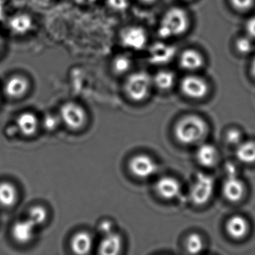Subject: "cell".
<instances>
[{
	"label": "cell",
	"mask_w": 255,
	"mask_h": 255,
	"mask_svg": "<svg viewBox=\"0 0 255 255\" xmlns=\"http://www.w3.org/2000/svg\"><path fill=\"white\" fill-rule=\"evenodd\" d=\"M226 179L222 186L224 196L231 202H238L245 193V185L237 175V169L235 165L228 163L225 167Z\"/></svg>",
	"instance_id": "5b68a950"
},
{
	"label": "cell",
	"mask_w": 255,
	"mask_h": 255,
	"mask_svg": "<svg viewBox=\"0 0 255 255\" xmlns=\"http://www.w3.org/2000/svg\"><path fill=\"white\" fill-rule=\"evenodd\" d=\"M61 121L71 129H79L86 124V113L84 109L75 103L68 102L60 110Z\"/></svg>",
	"instance_id": "52a82bcc"
},
{
	"label": "cell",
	"mask_w": 255,
	"mask_h": 255,
	"mask_svg": "<svg viewBox=\"0 0 255 255\" xmlns=\"http://www.w3.org/2000/svg\"><path fill=\"white\" fill-rule=\"evenodd\" d=\"M107 6L115 12H125L129 9L131 5L130 0H106Z\"/></svg>",
	"instance_id": "4316f807"
},
{
	"label": "cell",
	"mask_w": 255,
	"mask_h": 255,
	"mask_svg": "<svg viewBox=\"0 0 255 255\" xmlns=\"http://www.w3.org/2000/svg\"><path fill=\"white\" fill-rule=\"evenodd\" d=\"M98 0H75L76 3L83 6H88L95 4Z\"/></svg>",
	"instance_id": "e575fe53"
},
{
	"label": "cell",
	"mask_w": 255,
	"mask_h": 255,
	"mask_svg": "<svg viewBox=\"0 0 255 255\" xmlns=\"http://www.w3.org/2000/svg\"><path fill=\"white\" fill-rule=\"evenodd\" d=\"M156 191L161 198L172 200L180 195L181 186L178 180L174 177L165 176L156 182Z\"/></svg>",
	"instance_id": "5bb4252c"
},
{
	"label": "cell",
	"mask_w": 255,
	"mask_h": 255,
	"mask_svg": "<svg viewBox=\"0 0 255 255\" xmlns=\"http://www.w3.org/2000/svg\"><path fill=\"white\" fill-rule=\"evenodd\" d=\"M17 199V191L15 186L9 182L0 183V204L2 207H11Z\"/></svg>",
	"instance_id": "603a6c76"
},
{
	"label": "cell",
	"mask_w": 255,
	"mask_h": 255,
	"mask_svg": "<svg viewBox=\"0 0 255 255\" xmlns=\"http://www.w3.org/2000/svg\"><path fill=\"white\" fill-rule=\"evenodd\" d=\"M236 47L239 53L242 54H249L254 48L252 38L249 36L239 38L236 42Z\"/></svg>",
	"instance_id": "83f0119b"
},
{
	"label": "cell",
	"mask_w": 255,
	"mask_h": 255,
	"mask_svg": "<svg viewBox=\"0 0 255 255\" xmlns=\"http://www.w3.org/2000/svg\"><path fill=\"white\" fill-rule=\"evenodd\" d=\"M7 2L5 0H0V23L7 21Z\"/></svg>",
	"instance_id": "836d02e7"
},
{
	"label": "cell",
	"mask_w": 255,
	"mask_h": 255,
	"mask_svg": "<svg viewBox=\"0 0 255 255\" xmlns=\"http://www.w3.org/2000/svg\"><path fill=\"white\" fill-rule=\"evenodd\" d=\"M17 129L26 136H31L36 132L38 128V120L32 113H23L17 119Z\"/></svg>",
	"instance_id": "d6986e66"
},
{
	"label": "cell",
	"mask_w": 255,
	"mask_h": 255,
	"mask_svg": "<svg viewBox=\"0 0 255 255\" xmlns=\"http://www.w3.org/2000/svg\"><path fill=\"white\" fill-rule=\"evenodd\" d=\"M119 39L125 48L141 51L147 47L148 37L145 29L141 26H128L122 29Z\"/></svg>",
	"instance_id": "8992f818"
},
{
	"label": "cell",
	"mask_w": 255,
	"mask_h": 255,
	"mask_svg": "<svg viewBox=\"0 0 255 255\" xmlns=\"http://www.w3.org/2000/svg\"><path fill=\"white\" fill-rule=\"evenodd\" d=\"M236 156L240 162L245 164L255 162V141H242L236 148Z\"/></svg>",
	"instance_id": "44dd1931"
},
{
	"label": "cell",
	"mask_w": 255,
	"mask_h": 255,
	"mask_svg": "<svg viewBox=\"0 0 255 255\" xmlns=\"http://www.w3.org/2000/svg\"><path fill=\"white\" fill-rule=\"evenodd\" d=\"M189 26L187 13L183 8H170L166 11L158 28V35L164 39L179 36L186 32Z\"/></svg>",
	"instance_id": "7a4b0ae2"
},
{
	"label": "cell",
	"mask_w": 255,
	"mask_h": 255,
	"mask_svg": "<svg viewBox=\"0 0 255 255\" xmlns=\"http://www.w3.org/2000/svg\"><path fill=\"white\" fill-rule=\"evenodd\" d=\"M226 230L230 237L235 240H241L249 233V222L243 216H232L227 222Z\"/></svg>",
	"instance_id": "9a60e30c"
},
{
	"label": "cell",
	"mask_w": 255,
	"mask_h": 255,
	"mask_svg": "<svg viewBox=\"0 0 255 255\" xmlns=\"http://www.w3.org/2000/svg\"><path fill=\"white\" fill-rule=\"evenodd\" d=\"M207 123L199 116H185L180 119L175 128L174 135L179 142L183 144H192L198 142L206 135Z\"/></svg>",
	"instance_id": "6da1fadb"
},
{
	"label": "cell",
	"mask_w": 255,
	"mask_h": 255,
	"mask_svg": "<svg viewBox=\"0 0 255 255\" xmlns=\"http://www.w3.org/2000/svg\"><path fill=\"white\" fill-rule=\"evenodd\" d=\"M186 251L191 255L201 253L204 247V242L202 237L196 233H192L188 236L185 243Z\"/></svg>",
	"instance_id": "d4e9b609"
},
{
	"label": "cell",
	"mask_w": 255,
	"mask_h": 255,
	"mask_svg": "<svg viewBox=\"0 0 255 255\" xmlns=\"http://www.w3.org/2000/svg\"><path fill=\"white\" fill-rule=\"evenodd\" d=\"M255 0H231L234 8L240 11H246L253 5Z\"/></svg>",
	"instance_id": "1f68e13d"
},
{
	"label": "cell",
	"mask_w": 255,
	"mask_h": 255,
	"mask_svg": "<svg viewBox=\"0 0 255 255\" xmlns=\"http://www.w3.org/2000/svg\"><path fill=\"white\" fill-rule=\"evenodd\" d=\"M131 173L138 178H149L158 171V165L150 156L138 154L133 156L129 162Z\"/></svg>",
	"instance_id": "ba28073f"
},
{
	"label": "cell",
	"mask_w": 255,
	"mask_h": 255,
	"mask_svg": "<svg viewBox=\"0 0 255 255\" xmlns=\"http://www.w3.org/2000/svg\"><path fill=\"white\" fill-rule=\"evenodd\" d=\"M204 65L201 53L195 50H186L180 56V65L186 71H194L200 69Z\"/></svg>",
	"instance_id": "ffe728a7"
},
{
	"label": "cell",
	"mask_w": 255,
	"mask_h": 255,
	"mask_svg": "<svg viewBox=\"0 0 255 255\" xmlns=\"http://www.w3.org/2000/svg\"><path fill=\"white\" fill-rule=\"evenodd\" d=\"M2 48H3V39L2 37L0 35V53L2 52Z\"/></svg>",
	"instance_id": "74e56055"
},
{
	"label": "cell",
	"mask_w": 255,
	"mask_h": 255,
	"mask_svg": "<svg viewBox=\"0 0 255 255\" xmlns=\"http://www.w3.org/2000/svg\"><path fill=\"white\" fill-rule=\"evenodd\" d=\"M153 86V80L149 74L145 71H136L128 74L125 91L129 99L140 102L148 97Z\"/></svg>",
	"instance_id": "3957f363"
},
{
	"label": "cell",
	"mask_w": 255,
	"mask_h": 255,
	"mask_svg": "<svg viewBox=\"0 0 255 255\" xmlns=\"http://www.w3.org/2000/svg\"><path fill=\"white\" fill-rule=\"evenodd\" d=\"M122 238L119 234L113 232L108 235L104 236L99 246L101 255H118L122 250Z\"/></svg>",
	"instance_id": "e0dca14e"
},
{
	"label": "cell",
	"mask_w": 255,
	"mask_h": 255,
	"mask_svg": "<svg viewBox=\"0 0 255 255\" xmlns=\"http://www.w3.org/2000/svg\"><path fill=\"white\" fill-rule=\"evenodd\" d=\"M227 142L231 145L237 146L242 142V134L237 129H231L227 132Z\"/></svg>",
	"instance_id": "f546056e"
},
{
	"label": "cell",
	"mask_w": 255,
	"mask_h": 255,
	"mask_svg": "<svg viewBox=\"0 0 255 255\" xmlns=\"http://www.w3.org/2000/svg\"><path fill=\"white\" fill-rule=\"evenodd\" d=\"M246 29L250 38H255V16L248 20L246 25Z\"/></svg>",
	"instance_id": "d6a6232c"
},
{
	"label": "cell",
	"mask_w": 255,
	"mask_h": 255,
	"mask_svg": "<svg viewBox=\"0 0 255 255\" xmlns=\"http://www.w3.org/2000/svg\"><path fill=\"white\" fill-rule=\"evenodd\" d=\"M37 226L30 220L26 219L17 221L13 225L11 234L13 238L20 244L29 243L35 237Z\"/></svg>",
	"instance_id": "4fadbf2b"
},
{
	"label": "cell",
	"mask_w": 255,
	"mask_h": 255,
	"mask_svg": "<svg viewBox=\"0 0 255 255\" xmlns=\"http://www.w3.org/2000/svg\"><path fill=\"white\" fill-rule=\"evenodd\" d=\"M219 153L216 147L210 144H202L196 151V159L202 166L210 168L218 161Z\"/></svg>",
	"instance_id": "ac0fdd59"
},
{
	"label": "cell",
	"mask_w": 255,
	"mask_h": 255,
	"mask_svg": "<svg viewBox=\"0 0 255 255\" xmlns=\"http://www.w3.org/2000/svg\"><path fill=\"white\" fill-rule=\"evenodd\" d=\"M61 122L62 121H61L60 116L57 117L54 115L49 114L44 118L43 126L47 130H54L56 128H58Z\"/></svg>",
	"instance_id": "f1b7e54d"
},
{
	"label": "cell",
	"mask_w": 255,
	"mask_h": 255,
	"mask_svg": "<svg viewBox=\"0 0 255 255\" xmlns=\"http://www.w3.org/2000/svg\"><path fill=\"white\" fill-rule=\"evenodd\" d=\"M153 84L157 89L162 91H167L171 89L175 83V75L174 73L166 70L158 71L153 77Z\"/></svg>",
	"instance_id": "cb8c5ba5"
},
{
	"label": "cell",
	"mask_w": 255,
	"mask_h": 255,
	"mask_svg": "<svg viewBox=\"0 0 255 255\" xmlns=\"http://www.w3.org/2000/svg\"><path fill=\"white\" fill-rule=\"evenodd\" d=\"M98 232L104 236L108 235L114 232V225L110 220H104L98 225Z\"/></svg>",
	"instance_id": "4dcf8cb0"
},
{
	"label": "cell",
	"mask_w": 255,
	"mask_h": 255,
	"mask_svg": "<svg viewBox=\"0 0 255 255\" xmlns=\"http://www.w3.org/2000/svg\"><path fill=\"white\" fill-rule=\"evenodd\" d=\"M214 185V180L211 176L198 173L191 186L189 197L192 202L198 206L207 204L213 195Z\"/></svg>",
	"instance_id": "277c9868"
},
{
	"label": "cell",
	"mask_w": 255,
	"mask_h": 255,
	"mask_svg": "<svg viewBox=\"0 0 255 255\" xmlns=\"http://www.w3.org/2000/svg\"><path fill=\"white\" fill-rule=\"evenodd\" d=\"M30 88L29 80L21 74H14L5 82L4 92L11 99H19L27 94Z\"/></svg>",
	"instance_id": "8fae6325"
},
{
	"label": "cell",
	"mask_w": 255,
	"mask_h": 255,
	"mask_svg": "<svg viewBox=\"0 0 255 255\" xmlns=\"http://www.w3.org/2000/svg\"><path fill=\"white\" fill-rule=\"evenodd\" d=\"M27 218L30 219L37 227L40 226L47 220V210L42 206H34L29 209Z\"/></svg>",
	"instance_id": "484cf974"
},
{
	"label": "cell",
	"mask_w": 255,
	"mask_h": 255,
	"mask_svg": "<svg viewBox=\"0 0 255 255\" xmlns=\"http://www.w3.org/2000/svg\"><path fill=\"white\" fill-rule=\"evenodd\" d=\"M182 92L192 99H201L208 93L207 82L198 76L190 75L184 77L180 83Z\"/></svg>",
	"instance_id": "9c48e42d"
},
{
	"label": "cell",
	"mask_w": 255,
	"mask_h": 255,
	"mask_svg": "<svg viewBox=\"0 0 255 255\" xmlns=\"http://www.w3.org/2000/svg\"><path fill=\"white\" fill-rule=\"evenodd\" d=\"M93 246L92 236L86 231L77 233L71 239V249L77 255H87Z\"/></svg>",
	"instance_id": "2e32d148"
},
{
	"label": "cell",
	"mask_w": 255,
	"mask_h": 255,
	"mask_svg": "<svg viewBox=\"0 0 255 255\" xmlns=\"http://www.w3.org/2000/svg\"><path fill=\"white\" fill-rule=\"evenodd\" d=\"M141 3L146 4V5H149V4L153 3L156 2V0H138Z\"/></svg>",
	"instance_id": "d590c367"
},
{
	"label": "cell",
	"mask_w": 255,
	"mask_h": 255,
	"mask_svg": "<svg viewBox=\"0 0 255 255\" xmlns=\"http://www.w3.org/2000/svg\"><path fill=\"white\" fill-rule=\"evenodd\" d=\"M176 52L177 49L172 44L164 42L155 43L149 49V62L155 65H165L174 59Z\"/></svg>",
	"instance_id": "30bf717a"
},
{
	"label": "cell",
	"mask_w": 255,
	"mask_h": 255,
	"mask_svg": "<svg viewBox=\"0 0 255 255\" xmlns=\"http://www.w3.org/2000/svg\"><path fill=\"white\" fill-rule=\"evenodd\" d=\"M252 72L254 77H255V58H254V59L252 60Z\"/></svg>",
	"instance_id": "8d00e7d4"
},
{
	"label": "cell",
	"mask_w": 255,
	"mask_h": 255,
	"mask_svg": "<svg viewBox=\"0 0 255 255\" xmlns=\"http://www.w3.org/2000/svg\"><path fill=\"white\" fill-rule=\"evenodd\" d=\"M8 29L14 35L23 36L27 35L34 27V19L26 12L16 13L7 19Z\"/></svg>",
	"instance_id": "7c38bea8"
},
{
	"label": "cell",
	"mask_w": 255,
	"mask_h": 255,
	"mask_svg": "<svg viewBox=\"0 0 255 255\" xmlns=\"http://www.w3.org/2000/svg\"><path fill=\"white\" fill-rule=\"evenodd\" d=\"M132 68V60L129 55L120 53L116 55L111 63V69L118 76L129 74Z\"/></svg>",
	"instance_id": "7402d4cb"
}]
</instances>
